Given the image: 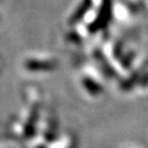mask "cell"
<instances>
[{"mask_svg":"<svg viewBox=\"0 0 148 148\" xmlns=\"http://www.w3.org/2000/svg\"><path fill=\"white\" fill-rule=\"evenodd\" d=\"M25 67L30 70H51L55 68V63L43 60H29L25 63Z\"/></svg>","mask_w":148,"mask_h":148,"instance_id":"cell-1","label":"cell"},{"mask_svg":"<svg viewBox=\"0 0 148 148\" xmlns=\"http://www.w3.org/2000/svg\"><path fill=\"white\" fill-rule=\"evenodd\" d=\"M84 86H85V88L87 89V91H89L91 95H99L101 93L103 89H102V87H101L98 82H95L93 81L92 79H90V78H86L84 80Z\"/></svg>","mask_w":148,"mask_h":148,"instance_id":"cell-2","label":"cell"},{"mask_svg":"<svg viewBox=\"0 0 148 148\" xmlns=\"http://www.w3.org/2000/svg\"><path fill=\"white\" fill-rule=\"evenodd\" d=\"M133 58H134V55H125V57H124V59L122 60V65L124 66V67H128L130 66V64L132 63Z\"/></svg>","mask_w":148,"mask_h":148,"instance_id":"cell-3","label":"cell"},{"mask_svg":"<svg viewBox=\"0 0 148 148\" xmlns=\"http://www.w3.org/2000/svg\"><path fill=\"white\" fill-rule=\"evenodd\" d=\"M139 84H140L142 86H147L148 85V74H145L143 77L139 79Z\"/></svg>","mask_w":148,"mask_h":148,"instance_id":"cell-4","label":"cell"}]
</instances>
